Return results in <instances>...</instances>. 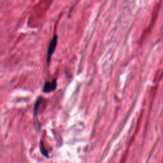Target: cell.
Masks as SVG:
<instances>
[{"label":"cell","instance_id":"obj_1","mask_svg":"<svg viewBox=\"0 0 163 163\" xmlns=\"http://www.w3.org/2000/svg\"><path fill=\"white\" fill-rule=\"evenodd\" d=\"M57 41H58V36L57 35H55L54 36L52 39L51 40V42L49 43L48 50H47V62L48 64H49L50 61H51V59L52 54H54V51H55L56 46L57 44Z\"/></svg>","mask_w":163,"mask_h":163},{"label":"cell","instance_id":"obj_2","mask_svg":"<svg viewBox=\"0 0 163 163\" xmlns=\"http://www.w3.org/2000/svg\"><path fill=\"white\" fill-rule=\"evenodd\" d=\"M57 87V80L54 79L52 82H46L43 87V91L45 93H49L54 91Z\"/></svg>","mask_w":163,"mask_h":163}]
</instances>
